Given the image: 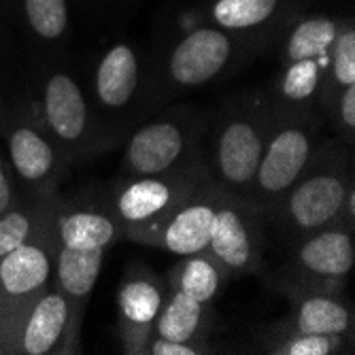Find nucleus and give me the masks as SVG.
Listing matches in <instances>:
<instances>
[{
	"mask_svg": "<svg viewBox=\"0 0 355 355\" xmlns=\"http://www.w3.org/2000/svg\"><path fill=\"white\" fill-rule=\"evenodd\" d=\"M260 345L272 355H336L347 351V340L343 336L306 334L285 326L283 321L264 328L260 334Z\"/></svg>",
	"mask_w": 355,
	"mask_h": 355,
	"instance_id": "25",
	"label": "nucleus"
},
{
	"mask_svg": "<svg viewBox=\"0 0 355 355\" xmlns=\"http://www.w3.org/2000/svg\"><path fill=\"white\" fill-rule=\"evenodd\" d=\"M349 85H355V26L351 19H340V28L330 47L324 94H321V113L332 96Z\"/></svg>",
	"mask_w": 355,
	"mask_h": 355,
	"instance_id": "26",
	"label": "nucleus"
},
{
	"mask_svg": "<svg viewBox=\"0 0 355 355\" xmlns=\"http://www.w3.org/2000/svg\"><path fill=\"white\" fill-rule=\"evenodd\" d=\"M49 230L53 243L73 249L109 251L123 241V228L113 215L107 193L94 196L92 191H77L69 196H53Z\"/></svg>",
	"mask_w": 355,
	"mask_h": 355,
	"instance_id": "14",
	"label": "nucleus"
},
{
	"mask_svg": "<svg viewBox=\"0 0 355 355\" xmlns=\"http://www.w3.org/2000/svg\"><path fill=\"white\" fill-rule=\"evenodd\" d=\"M213 326L215 311L211 302L193 300L164 283V300L155 319L153 336L175 343L209 345Z\"/></svg>",
	"mask_w": 355,
	"mask_h": 355,
	"instance_id": "20",
	"label": "nucleus"
},
{
	"mask_svg": "<svg viewBox=\"0 0 355 355\" xmlns=\"http://www.w3.org/2000/svg\"><path fill=\"white\" fill-rule=\"evenodd\" d=\"M162 300L164 277L143 262H132L125 268L117 287V336L123 353L147 355Z\"/></svg>",
	"mask_w": 355,
	"mask_h": 355,
	"instance_id": "16",
	"label": "nucleus"
},
{
	"mask_svg": "<svg viewBox=\"0 0 355 355\" xmlns=\"http://www.w3.org/2000/svg\"><path fill=\"white\" fill-rule=\"evenodd\" d=\"M249 47L228 30L200 19L193 28L183 30L171 41L157 62V73L151 81L157 98L183 94L219 81L241 67ZM151 96V98H155Z\"/></svg>",
	"mask_w": 355,
	"mask_h": 355,
	"instance_id": "5",
	"label": "nucleus"
},
{
	"mask_svg": "<svg viewBox=\"0 0 355 355\" xmlns=\"http://www.w3.org/2000/svg\"><path fill=\"white\" fill-rule=\"evenodd\" d=\"M207 179H211L207 162L162 175L121 177L111 185L107 200L113 215L121 223L123 234L128 236L168 215Z\"/></svg>",
	"mask_w": 355,
	"mask_h": 355,
	"instance_id": "9",
	"label": "nucleus"
},
{
	"mask_svg": "<svg viewBox=\"0 0 355 355\" xmlns=\"http://www.w3.org/2000/svg\"><path fill=\"white\" fill-rule=\"evenodd\" d=\"M230 279V272L209 251L181 255V260L164 275V283L168 287L179 289L193 300L211 304Z\"/></svg>",
	"mask_w": 355,
	"mask_h": 355,
	"instance_id": "23",
	"label": "nucleus"
},
{
	"mask_svg": "<svg viewBox=\"0 0 355 355\" xmlns=\"http://www.w3.org/2000/svg\"><path fill=\"white\" fill-rule=\"evenodd\" d=\"M272 117L266 92L236 94L211 115L205 162L211 181L225 193L249 200Z\"/></svg>",
	"mask_w": 355,
	"mask_h": 355,
	"instance_id": "1",
	"label": "nucleus"
},
{
	"mask_svg": "<svg viewBox=\"0 0 355 355\" xmlns=\"http://www.w3.org/2000/svg\"><path fill=\"white\" fill-rule=\"evenodd\" d=\"M221 196V187L207 179L191 196L141 230L130 232L125 239L145 247L162 249L175 255H189L205 251L209 245L215 209Z\"/></svg>",
	"mask_w": 355,
	"mask_h": 355,
	"instance_id": "13",
	"label": "nucleus"
},
{
	"mask_svg": "<svg viewBox=\"0 0 355 355\" xmlns=\"http://www.w3.org/2000/svg\"><path fill=\"white\" fill-rule=\"evenodd\" d=\"M211 115L193 107H171L137 125L123 143L121 177L162 175L205 162Z\"/></svg>",
	"mask_w": 355,
	"mask_h": 355,
	"instance_id": "4",
	"label": "nucleus"
},
{
	"mask_svg": "<svg viewBox=\"0 0 355 355\" xmlns=\"http://www.w3.org/2000/svg\"><path fill=\"white\" fill-rule=\"evenodd\" d=\"M145 60L141 49L132 43H113L96 62L89 98L103 123L105 115L111 117L109 125L115 135H119L115 121L139 109V101L145 94Z\"/></svg>",
	"mask_w": 355,
	"mask_h": 355,
	"instance_id": "12",
	"label": "nucleus"
},
{
	"mask_svg": "<svg viewBox=\"0 0 355 355\" xmlns=\"http://www.w3.org/2000/svg\"><path fill=\"white\" fill-rule=\"evenodd\" d=\"M338 28L340 17L300 11L279 39V64L306 58H330V47Z\"/></svg>",
	"mask_w": 355,
	"mask_h": 355,
	"instance_id": "22",
	"label": "nucleus"
},
{
	"mask_svg": "<svg viewBox=\"0 0 355 355\" xmlns=\"http://www.w3.org/2000/svg\"><path fill=\"white\" fill-rule=\"evenodd\" d=\"M324 115L302 117H272L270 132L257 164L249 202L264 217L272 213L285 191L292 187L326 139Z\"/></svg>",
	"mask_w": 355,
	"mask_h": 355,
	"instance_id": "7",
	"label": "nucleus"
},
{
	"mask_svg": "<svg viewBox=\"0 0 355 355\" xmlns=\"http://www.w3.org/2000/svg\"><path fill=\"white\" fill-rule=\"evenodd\" d=\"M11 5H13V0H0V15H5L11 11Z\"/></svg>",
	"mask_w": 355,
	"mask_h": 355,
	"instance_id": "32",
	"label": "nucleus"
},
{
	"mask_svg": "<svg viewBox=\"0 0 355 355\" xmlns=\"http://www.w3.org/2000/svg\"><path fill=\"white\" fill-rule=\"evenodd\" d=\"M324 117L330 121L336 139L353 149L355 145V85L336 92L324 107Z\"/></svg>",
	"mask_w": 355,
	"mask_h": 355,
	"instance_id": "27",
	"label": "nucleus"
},
{
	"mask_svg": "<svg viewBox=\"0 0 355 355\" xmlns=\"http://www.w3.org/2000/svg\"><path fill=\"white\" fill-rule=\"evenodd\" d=\"M338 223L347 225V228L355 230V183L347 189V196L340 207V219Z\"/></svg>",
	"mask_w": 355,
	"mask_h": 355,
	"instance_id": "30",
	"label": "nucleus"
},
{
	"mask_svg": "<svg viewBox=\"0 0 355 355\" xmlns=\"http://www.w3.org/2000/svg\"><path fill=\"white\" fill-rule=\"evenodd\" d=\"M287 298L289 313L281 319L285 326L306 334L353 338V306L343 292L309 289L285 283H272Z\"/></svg>",
	"mask_w": 355,
	"mask_h": 355,
	"instance_id": "18",
	"label": "nucleus"
},
{
	"mask_svg": "<svg viewBox=\"0 0 355 355\" xmlns=\"http://www.w3.org/2000/svg\"><path fill=\"white\" fill-rule=\"evenodd\" d=\"M53 198H24L0 213V257L47 230Z\"/></svg>",
	"mask_w": 355,
	"mask_h": 355,
	"instance_id": "24",
	"label": "nucleus"
},
{
	"mask_svg": "<svg viewBox=\"0 0 355 355\" xmlns=\"http://www.w3.org/2000/svg\"><path fill=\"white\" fill-rule=\"evenodd\" d=\"M213 353L211 345H198V343H175L166 338L153 336L147 347V355H205Z\"/></svg>",
	"mask_w": 355,
	"mask_h": 355,
	"instance_id": "28",
	"label": "nucleus"
},
{
	"mask_svg": "<svg viewBox=\"0 0 355 355\" xmlns=\"http://www.w3.org/2000/svg\"><path fill=\"white\" fill-rule=\"evenodd\" d=\"M302 0H207L198 19L228 30L249 51L279 43L283 30L300 13Z\"/></svg>",
	"mask_w": 355,
	"mask_h": 355,
	"instance_id": "15",
	"label": "nucleus"
},
{
	"mask_svg": "<svg viewBox=\"0 0 355 355\" xmlns=\"http://www.w3.org/2000/svg\"><path fill=\"white\" fill-rule=\"evenodd\" d=\"M0 149L24 198H53L73 166L32 105L9 107L0 125Z\"/></svg>",
	"mask_w": 355,
	"mask_h": 355,
	"instance_id": "6",
	"label": "nucleus"
},
{
	"mask_svg": "<svg viewBox=\"0 0 355 355\" xmlns=\"http://www.w3.org/2000/svg\"><path fill=\"white\" fill-rule=\"evenodd\" d=\"M7 111H9V107L5 105L3 92H0V125H3V121H5V117H7Z\"/></svg>",
	"mask_w": 355,
	"mask_h": 355,
	"instance_id": "31",
	"label": "nucleus"
},
{
	"mask_svg": "<svg viewBox=\"0 0 355 355\" xmlns=\"http://www.w3.org/2000/svg\"><path fill=\"white\" fill-rule=\"evenodd\" d=\"M55 245V243H53ZM103 249H73L55 245L51 285L67 296L73 315L83 326V317L105 262Z\"/></svg>",
	"mask_w": 355,
	"mask_h": 355,
	"instance_id": "19",
	"label": "nucleus"
},
{
	"mask_svg": "<svg viewBox=\"0 0 355 355\" xmlns=\"http://www.w3.org/2000/svg\"><path fill=\"white\" fill-rule=\"evenodd\" d=\"M351 151L338 139L326 137L319 143L311 164L268 215L285 239L294 243L304 234L338 223L347 189L355 183Z\"/></svg>",
	"mask_w": 355,
	"mask_h": 355,
	"instance_id": "2",
	"label": "nucleus"
},
{
	"mask_svg": "<svg viewBox=\"0 0 355 355\" xmlns=\"http://www.w3.org/2000/svg\"><path fill=\"white\" fill-rule=\"evenodd\" d=\"M32 107L71 164L107 151L119 139L103 123L79 79L62 67L43 71Z\"/></svg>",
	"mask_w": 355,
	"mask_h": 355,
	"instance_id": "3",
	"label": "nucleus"
},
{
	"mask_svg": "<svg viewBox=\"0 0 355 355\" xmlns=\"http://www.w3.org/2000/svg\"><path fill=\"white\" fill-rule=\"evenodd\" d=\"M353 264L355 230L343 223H332L294 241L292 255L270 283L343 292Z\"/></svg>",
	"mask_w": 355,
	"mask_h": 355,
	"instance_id": "10",
	"label": "nucleus"
},
{
	"mask_svg": "<svg viewBox=\"0 0 355 355\" xmlns=\"http://www.w3.org/2000/svg\"><path fill=\"white\" fill-rule=\"evenodd\" d=\"M21 200H24V196L13 181L11 171L7 166V159L3 155V149H0V213L13 209Z\"/></svg>",
	"mask_w": 355,
	"mask_h": 355,
	"instance_id": "29",
	"label": "nucleus"
},
{
	"mask_svg": "<svg viewBox=\"0 0 355 355\" xmlns=\"http://www.w3.org/2000/svg\"><path fill=\"white\" fill-rule=\"evenodd\" d=\"M11 11L17 13L30 41L47 51L64 47L71 35V0H13Z\"/></svg>",
	"mask_w": 355,
	"mask_h": 355,
	"instance_id": "21",
	"label": "nucleus"
},
{
	"mask_svg": "<svg viewBox=\"0 0 355 355\" xmlns=\"http://www.w3.org/2000/svg\"><path fill=\"white\" fill-rule=\"evenodd\" d=\"M264 215L249 200L236 198L221 189L215 209V219L209 236V251L215 260L230 272L241 275H262L264 270Z\"/></svg>",
	"mask_w": 355,
	"mask_h": 355,
	"instance_id": "11",
	"label": "nucleus"
},
{
	"mask_svg": "<svg viewBox=\"0 0 355 355\" xmlns=\"http://www.w3.org/2000/svg\"><path fill=\"white\" fill-rule=\"evenodd\" d=\"M53 255L55 245L47 225L39 236L0 257V317L30 304L51 287Z\"/></svg>",
	"mask_w": 355,
	"mask_h": 355,
	"instance_id": "17",
	"label": "nucleus"
},
{
	"mask_svg": "<svg viewBox=\"0 0 355 355\" xmlns=\"http://www.w3.org/2000/svg\"><path fill=\"white\" fill-rule=\"evenodd\" d=\"M81 324L53 285L30 304L0 317V355H55L79 351Z\"/></svg>",
	"mask_w": 355,
	"mask_h": 355,
	"instance_id": "8",
	"label": "nucleus"
}]
</instances>
